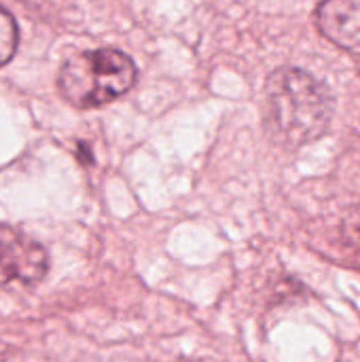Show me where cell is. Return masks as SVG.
<instances>
[{
    "label": "cell",
    "instance_id": "3",
    "mask_svg": "<svg viewBox=\"0 0 360 362\" xmlns=\"http://www.w3.org/2000/svg\"><path fill=\"white\" fill-rule=\"evenodd\" d=\"M49 272V255L40 242L0 223V288L36 286Z\"/></svg>",
    "mask_w": 360,
    "mask_h": 362
},
{
    "label": "cell",
    "instance_id": "5",
    "mask_svg": "<svg viewBox=\"0 0 360 362\" xmlns=\"http://www.w3.org/2000/svg\"><path fill=\"white\" fill-rule=\"evenodd\" d=\"M17 42H19L17 23L13 15L4 6H0V66H4L15 55Z\"/></svg>",
    "mask_w": 360,
    "mask_h": 362
},
{
    "label": "cell",
    "instance_id": "4",
    "mask_svg": "<svg viewBox=\"0 0 360 362\" xmlns=\"http://www.w3.org/2000/svg\"><path fill=\"white\" fill-rule=\"evenodd\" d=\"M316 23L331 42L360 53V0H325L318 6Z\"/></svg>",
    "mask_w": 360,
    "mask_h": 362
},
{
    "label": "cell",
    "instance_id": "1",
    "mask_svg": "<svg viewBox=\"0 0 360 362\" xmlns=\"http://www.w3.org/2000/svg\"><path fill=\"white\" fill-rule=\"evenodd\" d=\"M265 104L272 136L286 146H303L318 140L333 117L329 89L299 68H280L267 78Z\"/></svg>",
    "mask_w": 360,
    "mask_h": 362
},
{
    "label": "cell",
    "instance_id": "2",
    "mask_svg": "<svg viewBox=\"0 0 360 362\" xmlns=\"http://www.w3.org/2000/svg\"><path fill=\"white\" fill-rule=\"evenodd\" d=\"M138 70L129 55L117 49H95L70 55L59 70L62 95L79 108H95L127 93Z\"/></svg>",
    "mask_w": 360,
    "mask_h": 362
}]
</instances>
